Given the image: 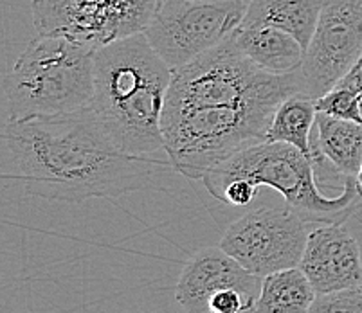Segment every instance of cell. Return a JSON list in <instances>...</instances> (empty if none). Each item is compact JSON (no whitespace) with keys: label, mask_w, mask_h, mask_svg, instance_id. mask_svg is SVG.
<instances>
[{"label":"cell","mask_w":362,"mask_h":313,"mask_svg":"<svg viewBox=\"0 0 362 313\" xmlns=\"http://www.w3.org/2000/svg\"><path fill=\"white\" fill-rule=\"evenodd\" d=\"M357 184H358V187L362 189V166H361V171H358V175H357Z\"/></svg>","instance_id":"obj_21"},{"label":"cell","mask_w":362,"mask_h":313,"mask_svg":"<svg viewBox=\"0 0 362 313\" xmlns=\"http://www.w3.org/2000/svg\"><path fill=\"white\" fill-rule=\"evenodd\" d=\"M231 180H247L256 187H271L281 194L292 209L299 211L308 220L317 218L321 222L346 216L358 196H362L355 177L342 180V191L337 196H327L317 187L312 157L287 143L263 141L252 144L207 171L202 184L213 194Z\"/></svg>","instance_id":"obj_5"},{"label":"cell","mask_w":362,"mask_h":313,"mask_svg":"<svg viewBox=\"0 0 362 313\" xmlns=\"http://www.w3.org/2000/svg\"><path fill=\"white\" fill-rule=\"evenodd\" d=\"M317 297L312 283L299 266L262 278L256 313H307Z\"/></svg>","instance_id":"obj_15"},{"label":"cell","mask_w":362,"mask_h":313,"mask_svg":"<svg viewBox=\"0 0 362 313\" xmlns=\"http://www.w3.org/2000/svg\"><path fill=\"white\" fill-rule=\"evenodd\" d=\"M173 69L139 33L96 51L92 112L124 153L164 151L163 112Z\"/></svg>","instance_id":"obj_3"},{"label":"cell","mask_w":362,"mask_h":313,"mask_svg":"<svg viewBox=\"0 0 362 313\" xmlns=\"http://www.w3.org/2000/svg\"><path fill=\"white\" fill-rule=\"evenodd\" d=\"M335 87L348 88V90L355 92V94L358 95L362 94V52L357 58V61L354 64V67L344 74V78H342Z\"/></svg>","instance_id":"obj_20"},{"label":"cell","mask_w":362,"mask_h":313,"mask_svg":"<svg viewBox=\"0 0 362 313\" xmlns=\"http://www.w3.org/2000/svg\"><path fill=\"white\" fill-rule=\"evenodd\" d=\"M245 11L243 0H159L144 35L177 71L235 35Z\"/></svg>","instance_id":"obj_6"},{"label":"cell","mask_w":362,"mask_h":313,"mask_svg":"<svg viewBox=\"0 0 362 313\" xmlns=\"http://www.w3.org/2000/svg\"><path fill=\"white\" fill-rule=\"evenodd\" d=\"M315 100L305 94H294L276 108L267 130L265 141L287 143L312 157V131L315 126Z\"/></svg>","instance_id":"obj_16"},{"label":"cell","mask_w":362,"mask_h":313,"mask_svg":"<svg viewBox=\"0 0 362 313\" xmlns=\"http://www.w3.org/2000/svg\"><path fill=\"white\" fill-rule=\"evenodd\" d=\"M301 74H269L229 36L173 71L163 112L170 166L189 180L238 151L263 143L276 108L301 94Z\"/></svg>","instance_id":"obj_1"},{"label":"cell","mask_w":362,"mask_h":313,"mask_svg":"<svg viewBox=\"0 0 362 313\" xmlns=\"http://www.w3.org/2000/svg\"><path fill=\"white\" fill-rule=\"evenodd\" d=\"M358 107H361V115H362V94L358 95Z\"/></svg>","instance_id":"obj_22"},{"label":"cell","mask_w":362,"mask_h":313,"mask_svg":"<svg viewBox=\"0 0 362 313\" xmlns=\"http://www.w3.org/2000/svg\"><path fill=\"white\" fill-rule=\"evenodd\" d=\"M362 52V0H322L317 28L305 51L303 94L317 100L330 92Z\"/></svg>","instance_id":"obj_9"},{"label":"cell","mask_w":362,"mask_h":313,"mask_svg":"<svg viewBox=\"0 0 362 313\" xmlns=\"http://www.w3.org/2000/svg\"><path fill=\"white\" fill-rule=\"evenodd\" d=\"M322 0H251L240 28H278L305 47L317 28Z\"/></svg>","instance_id":"obj_14"},{"label":"cell","mask_w":362,"mask_h":313,"mask_svg":"<svg viewBox=\"0 0 362 313\" xmlns=\"http://www.w3.org/2000/svg\"><path fill=\"white\" fill-rule=\"evenodd\" d=\"M315 108L322 114L344 121H355L362 124L358 94L342 87H334L330 92L315 100Z\"/></svg>","instance_id":"obj_17"},{"label":"cell","mask_w":362,"mask_h":313,"mask_svg":"<svg viewBox=\"0 0 362 313\" xmlns=\"http://www.w3.org/2000/svg\"><path fill=\"white\" fill-rule=\"evenodd\" d=\"M240 51L269 74H292L299 71L305 47L294 36L278 28H238L233 35Z\"/></svg>","instance_id":"obj_13"},{"label":"cell","mask_w":362,"mask_h":313,"mask_svg":"<svg viewBox=\"0 0 362 313\" xmlns=\"http://www.w3.org/2000/svg\"><path fill=\"white\" fill-rule=\"evenodd\" d=\"M159 0H31L38 35L101 49L146 31Z\"/></svg>","instance_id":"obj_7"},{"label":"cell","mask_w":362,"mask_h":313,"mask_svg":"<svg viewBox=\"0 0 362 313\" xmlns=\"http://www.w3.org/2000/svg\"><path fill=\"white\" fill-rule=\"evenodd\" d=\"M308 218L285 207L249 211L227 227L220 247L258 278L299 266L310 234Z\"/></svg>","instance_id":"obj_8"},{"label":"cell","mask_w":362,"mask_h":313,"mask_svg":"<svg viewBox=\"0 0 362 313\" xmlns=\"http://www.w3.org/2000/svg\"><path fill=\"white\" fill-rule=\"evenodd\" d=\"M235 288L251 309L262 288V278L243 268L222 247H206L184 265L175 285V299L186 313H209V299L220 290Z\"/></svg>","instance_id":"obj_10"},{"label":"cell","mask_w":362,"mask_h":313,"mask_svg":"<svg viewBox=\"0 0 362 313\" xmlns=\"http://www.w3.org/2000/svg\"><path fill=\"white\" fill-rule=\"evenodd\" d=\"M247 309H251V306L235 288L220 290L209 299V313H242Z\"/></svg>","instance_id":"obj_19"},{"label":"cell","mask_w":362,"mask_h":313,"mask_svg":"<svg viewBox=\"0 0 362 313\" xmlns=\"http://www.w3.org/2000/svg\"><path fill=\"white\" fill-rule=\"evenodd\" d=\"M299 268L319 293L362 285V254L357 240L341 222H325L310 230Z\"/></svg>","instance_id":"obj_11"},{"label":"cell","mask_w":362,"mask_h":313,"mask_svg":"<svg viewBox=\"0 0 362 313\" xmlns=\"http://www.w3.org/2000/svg\"><path fill=\"white\" fill-rule=\"evenodd\" d=\"M96 51L62 36H36L6 76L8 121L54 117L90 108Z\"/></svg>","instance_id":"obj_4"},{"label":"cell","mask_w":362,"mask_h":313,"mask_svg":"<svg viewBox=\"0 0 362 313\" xmlns=\"http://www.w3.org/2000/svg\"><path fill=\"white\" fill-rule=\"evenodd\" d=\"M307 313H362V285L332 293H319Z\"/></svg>","instance_id":"obj_18"},{"label":"cell","mask_w":362,"mask_h":313,"mask_svg":"<svg viewBox=\"0 0 362 313\" xmlns=\"http://www.w3.org/2000/svg\"><path fill=\"white\" fill-rule=\"evenodd\" d=\"M2 139L25 191L51 202L119 199L146 186L153 167L163 164L119 150L92 108L8 121Z\"/></svg>","instance_id":"obj_2"},{"label":"cell","mask_w":362,"mask_h":313,"mask_svg":"<svg viewBox=\"0 0 362 313\" xmlns=\"http://www.w3.org/2000/svg\"><path fill=\"white\" fill-rule=\"evenodd\" d=\"M312 157H322L341 177H355L362 166V124L317 112Z\"/></svg>","instance_id":"obj_12"}]
</instances>
